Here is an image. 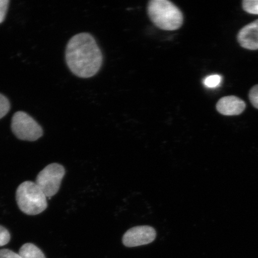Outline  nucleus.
I'll return each mask as SVG.
<instances>
[{"mask_svg":"<svg viewBox=\"0 0 258 258\" xmlns=\"http://www.w3.org/2000/svg\"><path fill=\"white\" fill-rule=\"evenodd\" d=\"M0 258H22L20 254L11 250L5 249L0 250Z\"/></svg>","mask_w":258,"mask_h":258,"instance_id":"obj_16","label":"nucleus"},{"mask_svg":"<svg viewBox=\"0 0 258 258\" xmlns=\"http://www.w3.org/2000/svg\"><path fill=\"white\" fill-rule=\"evenodd\" d=\"M148 16L153 23L161 30L175 31L181 27L182 13L173 3L167 0H152L148 3Z\"/></svg>","mask_w":258,"mask_h":258,"instance_id":"obj_2","label":"nucleus"},{"mask_svg":"<svg viewBox=\"0 0 258 258\" xmlns=\"http://www.w3.org/2000/svg\"><path fill=\"white\" fill-rule=\"evenodd\" d=\"M156 236V231L152 227L148 225L137 226L125 232L122 241L125 246L134 247L152 243Z\"/></svg>","mask_w":258,"mask_h":258,"instance_id":"obj_6","label":"nucleus"},{"mask_svg":"<svg viewBox=\"0 0 258 258\" xmlns=\"http://www.w3.org/2000/svg\"><path fill=\"white\" fill-rule=\"evenodd\" d=\"M9 3V0H0V24L5 21Z\"/></svg>","mask_w":258,"mask_h":258,"instance_id":"obj_15","label":"nucleus"},{"mask_svg":"<svg viewBox=\"0 0 258 258\" xmlns=\"http://www.w3.org/2000/svg\"><path fill=\"white\" fill-rule=\"evenodd\" d=\"M242 7L248 14L258 15V0H244Z\"/></svg>","mask_w":258,"mask_h":258,"instance_id":"obj_10","label":"nucleus"},{"mask_svg":"<svg viewBox=\"0 0 258 258\" xmlns=\"http://www.w3.org/2000/svg\"><path fill=\"white\" fill-rule=\"evenodd\" d=\"M18 207L28 215H37L47 208V197L36 183L25 181L18 186L16 192Z\"/></svg>","mask_w":258,"mask_h":258,"instance_id":"obj_3","label":"nucleus"},{"mask_svg":"<svg viewBox=\"0 0 258 258\" xmlns=\"http://www.w3.org/2000/svg\"><path fill=\"white\" fill-rule=\"evenodd\" d=\"M216 107L222 115H238L244 111L246 103L237 96H227L219 99Z\"/></svg>","mask_w":258,"mask_h":258,"instance_id":"obj_8","label":"nucleus"},{"mask_svg":"<svg viewBox=\"0 0 258 258\" xmlns=\"http://www.w3.org/2000/svg\"><path fill=\"white\" fill-rule=\"evenodd\" d=\"M13 133L19 140L35 141L43 135V128L30 115L24 111H18L12 118Z\"/></svg>","mask_w":258,"mask_h":258,"instance_id":"obj_4","label":"nucleus"},{"mask_svg":"<svg viewBox=\"0 0 258 258\" xmlns=\"http://www.w3.org/2000/svg\"><path fill=\"white\" fill-rule=\"evenodd\" d=\"M11 240L9 231L3 226L0 225V247L4 246Z\"/></svg>","mask_w":258,"mask_h":258,"instance_id":"obj_13","label":"nucleus"},{"mask_svg":"<svg viewBox=\"0 0 258 258\" xmlns=\"http://www.w3.org/2000/svg\"><path fill=\"white\" fill-rule=\"evenodd\" d=\"M249 98L251 104L258 109V85L254 86L249 92Z\"/></svg>","mask_w":258,"mask_h":258,"instance_id":"obj_14","label":"nucleus"},{"mask_svg":"<svg viewBox=\"0 0 258 258\" xmlns=\"http://www.w3.org/2000/svg\"><path fill=\"white\" fill-rule=\"evenodd\" d=\"M66 59L71 72L82 79L95 76L103 63L101 49L94 37L86 32L71 38L66 48Z\"/></svg>","mask_w":258,"mask_h":258,"instance_id":"obj_1","label":"nucleus"},{"mask_svg":"<svg viewBox=\"0 0 258 258\" xmlns=\"http://www.w3.org/2000/svg\"><path fill=\"white\" fill-rule=\"evenodd\" d=\"M10 109H11V104L7 97L0 93V119L7 115Z\"/></svg>","mask_w":258,"mask_h":258,"instance_id":"obj_12","label":"nucleus"},{"mask_svg":"<svg viewBox=\"0 0 258 258\" xmlns=\"http://www.w3.org/2000/svg\"><path fill=\"white\" fill-rule=\"evenodd\" d=\"M64 175L66 169L62 165L51 163L38 173L35 182L40 187L47 198L50 199L59 191Z\"/></svg>","mask_w":258,"mask_h":258,"instance_id":"obj_5","label":"nucleus"},{"mask_svg":"<svg viewBox=\"0 0 258 258\" xmlns=\"http://www.w3.org/2000/svg\"><path fill=\"white\" fill-rule=\"evenodd\" d=\"M222 77L219 75H212L206 77L204 80V85L209 88H217L221 85Z\"/></svg>","mask_w":258,"mask_h":258,"instance_id":"obj_11","label":"nucleus"},{"mask_svg":"<svg viewBox=\"0 0 258 258\" xmlns=\"http://www.w3.org/2000/svg\"><path fill=\"white\" fill-rule=\"evenodd\" d=\"M22 258H46L43 251L32 243H26L19 249Z\"/></svg>","mask_w":258,"mask_h":258,"instance_id":"obj_9","label":"nucleus"},{"mask_svg":"<svg viewBox=\"0 0 258 258\" xmlns=\"http://www.w3.org/2000/svg\"><path fill=\"white\" fill-rule=\"evenodd\" d=\"M242 47L250 50H258V19L242 28L237 35Z\"/></svg>","mask_w":258,"mask_h":258,"instance_id":"obj_7","label":"nucleus"}]
</instances>
